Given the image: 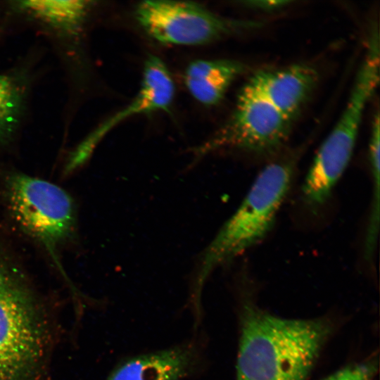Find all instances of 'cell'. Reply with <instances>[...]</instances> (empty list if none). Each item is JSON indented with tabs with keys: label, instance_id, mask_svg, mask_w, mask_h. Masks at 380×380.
Returning <instances> with one entry per match:
<instances>
[{
	"label": "cell",
	"instance_id": "6da1fadb",
	"mask_svg": "<svg viewBox=\"0 0 380 380\" xmlns=\"http://www.w3.org/2000/svg\"><path fill=\"white\" fill-rule=\"evenodd\" d=\"M56 330L52 310L0 231V380H44Z\"/></svg>",
	"mask_w": 380,
	"mask_h": 380
},
{
	"label": "cell",
	"instance_id": "7a4b0ae2",
	"mask_svg": "<svg viewBox=\"0 0 380 380\" xmlns=\"http://www.w3.org/2000/svg\"><path fill=\"white\" fill-rule=\"evenodd\" d=\"M329 329L322 319L283 318L246 306L236 380H306Z\"/></svg>",
	"mask_w": 380,
	"mask_h": 380
},
{
	"label": "cell",
	"instance_id": "3957f363",
	"mask_svg": "<svg viewBox=\"0 0 380 380\" xmlns=\"http://www.w3.org/2000/svg\"><path fill=\"white\" fill-rule=\"evenodd\" d=\"M1 182L10 217L47 253L77 301L80 293L60 258L61 251L76 237L77 213L73 198L58 185L21 172H6Z\"/></svg>",
	"mask_w": 380,
	"mask_h": 380
},
{
	"label": "cell",
	"instance_id": "277c9868",
	"mask_svg": "<svg viewBox=\"0 0 380 380\" xmlns=\"http://www.w3.org/2000/svg\"><path fill=\"white\" fill-rule=\"evenodd\" d=\"M295 165L294 158H284L269 163L260 172L238 209L205 250L195 280L194 298L200 296L211 270L267 235L289 192Z\"/></svg>",
	"mask_w": 380,
	"mask_h": 380
},
{
	"label": "cell",
	"instance_id": "5b68a950",
	"mask_svg": "<svg viewBox=\"0 0 380 380\" xmlns=\"http://www.w3.org/2000/svg\"><path fill=\"white\" fill-rule=\"evenodd\" d=\"M379 82V52L370 48L357 71L346 106L320 146L303 182V203L312 211L323 206L346 169L364 110Z\"/></svg>",
	"mask_w": 380,
	"mask_h": 380
},
{
	"label": "cell",
	"instance_id": "8992f818",
	"mask_svg": "<svg viewBox=\"0 0 380 380\" xmlns=\"http://www.w3.org/2000/svg\"><path fill=\"white\" fill-rule=\"evenodd\" d=\"M144 31L164 44L196 46L257 27L258 23L229 19L190 1H144L135 9Z\"/></svg>",
	"mask_w": 380,
	"mask_h": 380
},
{
	"label": "cell",
	"instance_id": "52a82bcc",
	"mask_svg": "<svg viewBox=\"0 0 380 380\" xmlns=\"http://www.w3.org/2000/svg\"><path fill=\"white\" fill-rule=\"evenodd\" d=\"M291 121L247 82L227 122L196 153L200 156L229 148L272 154L286 140Z\"/></svg>",
	"mask_w": 380,
	"mask_h": 380
},
{
	"label": "cell",
	"instance_id": "ba28073f",
	"mask_svg": "<svg viewBox=\"0 0 380 380\" xmlns=\"http://www.w3.org/2000/svg\"><path fill=\"white\" fill-rule=\"evenodd\" d=\"M175 84L164 62L150 55L145 61L140 88L133 100L94 130L69 156L66 169L73 172L83 165L99 141L113 127L131 116L169 111L175 97Z\"/></svg>",
	"mask_w": 380,
	"mask_h": 380
},
{
	"label": "cell",
	"instance_id": "9c48e42d",
	"mask_svg": "<svg viewBox=\"0 0 380 380\" xmlns=\"http://www.w3.org/2000/svg\"><path fill=\"white\" fill-rule=\"evenodd\" d=\"M318 81L317 71L306 64L260 70L248 83L291 120L307 101Z\"/></svg>",
	"mask_w": 380,
	"mask_h": 380
},
{
	"label": "cell",
	"instance_id": "30bf717a",
	"mask_svg": "<svg viewBox=\"0 0 380 380\" xmlns=\"http://www.w3.org/2000/svg\"><path fill=\"white\" fill-rule=\"evenodd\" d=\"M187 345L133 357L117 367L106 380H179L194 362Z\"/></svg>",
	"mask_w": 380,
	"mask_h": 380
},
{
	"label": "cell",
	"instance_id": "8fae6325",
	"mask_svg": "<svg viewBox=\"0 0 380 380\" xmlns=\"http://www.w3.org/2000/svg\"><path fill=\"white\" fill-rule=\"evenodd\" d=\"M244 70L230 60H197L186 68L184 80L190 94L207 106L219 103L232 82Z\"/></svg>",
	"mask_w": 380,
	"mask_h": 380
},
{
	"label": "cell",
	"instance_id": "7c38bea8",
	"mask_svg": "<svg viewBox=\"0 0 380 380\" xmlns=\"http://www.w3.org/2000/svg\"><path fill=\"white\" fill-rule=\"evenodd\" d=\"M92 4L84 0H25L17 1L16 6L61 32L75 34Z\"/></svg>",
	"mask_w": 380,
	"mask_h": 380
},
{
	"label": "cell",
	"instance_id": "4fadbf2b",
	"mask_svg": "<svg viewBox=\"0 0 380 380\" xmlns=\"http://www.w3.org/2000/svg\"><path fill=\"white\" fill-rule=\"evenodd\" d=\"M24 93L13 77L0 74V144L14 134L21 118Z\"/></svg>",
	"mask_w": 380,
	"mask_h": 380
},
{
	"label": "cell",
	"instance_id": "5bb4252c",
	"mask_svg": "<svg viewBox=\"0 0 380 380\" xmlns=\"http://www.w3.org/2000/svg\"><path fill=\"white\" fill-rule=\"evenodd\" d=\"M379 153H380V133L373 131L369 144V160L373 182L372 201L369 220V226L366 235L365 254L366 258L372 259L379 224Z\"/></svg>",
	"mask_w": 380,
	"mask_h": 380
},
{
	"label": "cell",
	"instance_id": "9a60e30c",
	"mask_svg": "<svg viewBox=\"0 0 380 380\" xmlns=\"http://www.w3.org/2000/svg\"><path fill=\"white\" fill-rule=\"evenodd\" d=\"M377 365L374 360L348 366L324 380H372Z\"/></svg>",
	"mask_w": 380,
	"mask_h": 380
},
{
	"label": "cell",
	"instance_id": "2e32d148",
	"mask_svg": "<svg viewBox=\"0 0 380 380\" xmlns=\"http://www.w3.org/2000/svg\"><path fill=\"white\" fill-rule=\"evenodd\" d=\"M289 3V1H251L244 2L247 6L267 11L281 8Z\"/></svg>",
	"mask_w": 380,
	"mask_h": 380
}]
</instances>
